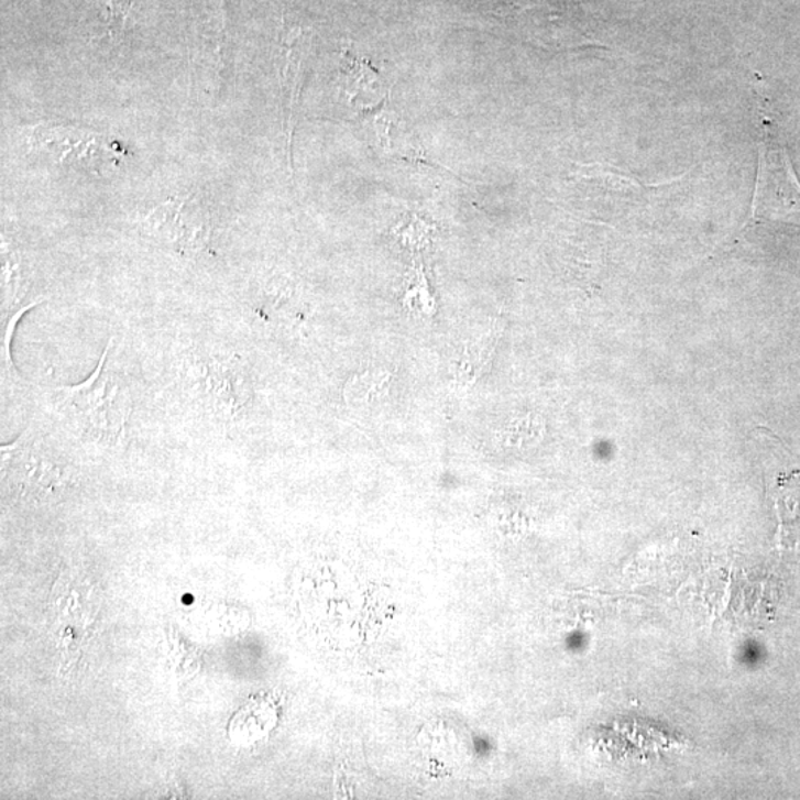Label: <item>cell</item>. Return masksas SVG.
Wrapping results in <instances>:
<instances>
[{
  "label": "cell",
  "mask_w": 800,
  "mask_h": 800,
  "mask_svg": "<svg viewBox=\"0 0 800 800\" xmlns=\"http://www.w3.org/2000/svg\"><path fill=\"white\" fill-rule=\"evenodd\" d=\"M110 344L96 371L84 383L54 387V408L84 439L114 443L125 436L130 396L125 387L106 370Z\"/></svg>",
  "instance_id": "cell-1"
},
{
  "label": "cell",
  "mask_w": 800,
  "mask_h": 800,
  "mask_svg": "<svg viewBox=\"0 0 800 800\" xmlns=\"http://www.w3.org/2000/svg\"><path fill=\"white\" fill-rule=\"evenodd\" d=\"M184 376L188 392L208 417L221 427L245 418L252 401L250 375L237 354L199 349L188 354Z\"/></svg>",
  "instance_id": "cell-2"
},
{
  "label": "cell",
  "mask_w": 800,
  "mask_h": 800,
  "mask_svg": "<svg viewBox=\"0 0 800 800\" xmlns=\"http://www.w3.org/2000/svg\"><path fill=\"white\" fill-rule=\"evenodd\" d=\"M759 110L761 136L753 220L800 216L799 179L787 156L785 145L777 139L771 118L765 117L761 107Z\"/></svg>",
  "instance_id": "cell-3"
},
{
  "label": "cell",
  "mask_w": 800,
  "mask_h": 800,
  "mask_svg": "<svg viewBox=\"0 0 800 800\" xmlns=\"http://www.w3.org/2000/svg\"><path fill=\"white\" fill-rule=\"evenodd\" d=\"M149 233L184 256L207 254L212 243L211 212L196 194L178 195L145 218Z\"/></svg>",
  "instance_id": "cell-4"
},
{
  "label": "cell",
  "mask_w": 800,
  "mask_h": 800,
  "mask_svg": "<svg viewBox=\"0 0 800 800\" xmlns=\"http://www.w3.org/2000/svg\"><path fill=\"white\" fill-rule=\"evenodd\" d=\"M34 140L40 141V144L54 145L55 150H59L67 157L76 156L80 162H91L97 156H102V152L111 153L118 150L113 149V144L102 143L100 135L72 128H40L34 134Z\"/></svg>",
  "instance_id": "cell-5"
},
{
  "label": "cell",
  "mask_w": 800,
  "mask_h": 800,
  "mask_svg": "<svg viewBox=\"0 0 800 800\" xmlns=\"http://www.w3.org/2000/svg\"><path fill=\"white\" fill-rule=\"evenodd\" d=\"M391 386V372L372 368L350 376L342 395L346 404L352 408H370L387 399Z\"/></svg>",
  "instance_id": "cell-6"
},
{
  "label": "cell",
  "mask_w": 800,
  "mask_h": 800,
  "mask_svg": "<svg viewBox=\"0 0 800 800\" xmlns=\"http://www.w3.org/2000/svg\"><path fill=\"white\" fill-rule=\"evenodd\" d=\"M304 54H306L304 44L294 41L286 42L285 64L281 68V75L282 88H284L286 102H288L286 106V114H288L286 135L289 141L293 139L295 105H297L299 87H302Z\"/></svg>",
  "instance_id": "cell-7"
},
{
  "label": "cell",
  "mask_w": 800,
  "mask_h": 800,
  "mask_svg": "<svg viewBox=\"0 0 800 800\" xmlns=\"http://www.w3.org/2000/svg\"><path fill=\"white\" fill-rule=\"evenodd\" d=\"M543 429H545L543 421L528 415V417L512 421L500 435V439H503L506 445L528 443L533 442V439H540Z\"/></svg>",
  "instance_id": "cell-8"
},
{
  "label": "cell",
  "mask_w": 800,
  "mask_h": 800,
  "mask_svg": "<svg viewBox=\"0 0 800 800\" xmlns=\"http://www.w3.org/2000/svg\"><path fill=\"white\" fill-rule=\"evenodd\" d=\"M128 3L127 0H109L107 2V21L113 32H121L123 21L127 19Z\"/></svg>",
  "instance_id": "cell-9"
}]
</instances>
